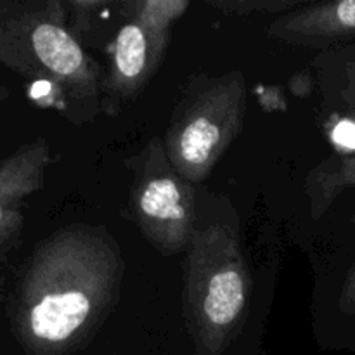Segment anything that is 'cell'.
Here are the masks:
<instances>
[{
    "mask_svg": "<svg viewBox=\"0 0 355 355\" xmlns=\"http://www.w3.org/2000/svg\"><path fill=\"white\" fill-rule=\"evenodd\" d=\"M338 97L350 113V116H355V55L343 62L342 85L338 89Z\"/></svg>",
    "mask_w": 355,
    "mask_h": 355,
    "instance_id": "cell-12",
    "label": "cell"
},
{
    "mask_svg": "<svg viewBox=\"0 0 355 355\" xmlns=\"http://www.w3.org/2000/svg\"><path fill=\"white\" fill-rule=\"evenodd\" d=\"M127 166L132 173L128 208L142 236L165 257L187 250L198 220L196 191L173 168L163 139H148Z\"/></svg>",
    "mask_w": 355,
    "mask_h": 355,
    "instance_id": "cell-5",
    "label": "cell"
},
{
    "mask_svg": "<svg viewBox=\"0 0 355 355\" xmlns=\"http://www.w3.org/2000/svg\"><path fill=\"white\" fill-rule=\"evenodd\" d=\"M266 33L298 47H329L355 33V0L309 2L270 21Z\"/></svg>",
    "mask_w": 355,
    "mask_h": 355,
    "instance_id": "cell-8",
    "label": "cell"
},
{
    "mask_svg": "<svg viewBox=\"0 0 355 355\" xmlns=\"http://www.w3.org/2000/svg\"><path fill=\"white\" fill-rule=\"evenodd\" d=\"M121 23L106 45L101 113L116 116L137 99L165 59L172 26L141 19L120 2Z\"/></svg>",
    "mask_w": 355,
    "mask_h": 355,
    "instance_id": "cell-6",
    "label": "cell"
},
{
    "mask_svg": "<svg viewBox=\"0 0 355 355\" xmlns=\"http://www.w3.org/2000/svg\"><path fill=\"white\" fill-rule=\"evenodd\" d=\"M288 87H290V92L295 97H298V99H307L315 89V80L312 76L311 69H300V71L295 73L290 78Z\"/></svg>",
    "mask_w": 355,
    "mask_h": 355,
    "instance_id": "cell-14",
    "label": "cell"
},
{
    "mask_svg": "<svg viewBox=\"0 0 355 355\" xmlns=\"http://www.w3.org/2000/svg\"><path fill=\"white\" fill-rule=\"evenodd\" d=\"M252 274L234 215L201 218L187 246L184 315L194 355H224L246 321Z\"/></svg>",
    "mask_w": 355,
    "mask_h": 355,
    "instance_id": "cell-3",
    "label": "cell"
},
{
    "mask_svg": "<svg viewBox=\"0 0 355 355\" xmlns=\"http://www.w3.org/2000/svg\"><path fill=\"white\" fill-rule=\"evenodd\" d=\"M7 97H9V90H7L6 87L0 85V106H2V104L6 103Z\"/></svg>",
    "mask_w": 355,
    "mask_h": 355,
    "instance_id": "cell-16",
    "label": "cell"
},
{
    "mask_svg": "<svg viewBox=\"0 0 355 355\" xmlns=\"http://www.w3.org/2000/svg\"><path fill=\"white\" fill-rule=\"evenodd\" d=\"M338 309L342 314L354 315L355 314V263L349 270L345 277V283L342 286V293L338 298Z\"/></svg>",
    "mask_w": 355,
    "mask_h": 355,
    "instance_id": "cell-15",
    "label": "cell"
},
{
    "mask_svg": "<svg viewBox=\"0 0 355 355\" xmlns=\"http://www.w3.org/2000/svg\"><path fill=\"white\" fill-rule=\"evenodd\" d=\"M257 99L259 104L266 111L272 113V111H286L288 103L286 97H284L283 90L279 87H259L257 89Z\"/></svg>",
    "mask_w": 355,
    "mask_h": 355,
    "instance_id": "cell-13",
    "label": "cell"
},
{
    "mask_svg": "<svg viewBox=\"0 0 355 355\" xmlns=\"http://www.w3.org/2000/svg\"><path fill=\"white\" fill-rule=\"evenodd\" d=\"M208 7L227 16H253V14H283L309 3V0H207Z\"/></svg>",
    "mask_w": 355,
    "mask_h": 355,
    "instance_id": "cell-10",
    "label": "cell"
},
{
    "mask_svg": "<svg viewBox=\"0 0 355 355\" xmlns=\"http://www.w3.org/2000/svg\"><path fill=\"white\" fill-rule=\"evenodd\" d=\"M125 263L111 232L75 224L35 248L14 300V329L30 355L82 349L120 295Z\"/></svg>",
    "mask_w": 355,
    "mask_h": 355,
    "instance_id": "cell-1",
    "label": "cell"
},
{
    "mask_svg": "<svg viewBox=\"0 0 355 355\" xmlns=\"http://www.w3.org/2000/svg\"><path fill=\"white\" fill-rule=\"evenodd\" d=\"M246 114L241 71L198 76L173 110L163 146L173 168L191 184L207 180L236 141Z\"/></svg>",
    "mask_w": 355,
    "mask_h": 355,
    "instance_id": "cell-4",
    "label": "cell"
},
{
    "mask_svg": "<svg viewBox=\"0 0 355 355\" xmlns=\"http://www.w3.org/2000/svg\"><path fill=\"white\" fill-rule=\"evenodd\" d=\"M0 64L47 87L71 123L101 113L104 69L69 31L62 0H0Z\"/></svg>",
    "mask_w": 355,
    "mask_h": 355,
    "instance_id": "cell-2",
    "label": "cell"
},
{
    "mask_svg": "<svg viewBox=\"0 0 355 355\" xmlns=\"http://www.w3.org/2000/svg\"><path fill=\"white\" fill-rule=\"evenodd\" d=\"M324 130L335 155H355V116L331 114L326 121Z\"/></svg>",
    "mask_w": 355,
    "mask_h": 355,
    "instance_id": "cell-11",
    "label": "cell"
},
{
    "mask_svg": "<svg viewBox=\"0 0 355 355\" xmlns=\"http://www.w3.org/2000/svg\"><path fill=\"white\" fill-rule=\"evenodd\" d=\"M350 187L355 189V155H333L318 163L307 173L304 186L312 220H321L336 198ZM350 220L355 224V211Z\"/></svg>",
    "mask_w": 355,
    "mask_h": 355,
    "instance_id": "cell-9",
    "label": "cell"
},
{
    "mask_svg": "<svg viewBox=\"0 0 355 355\" xmlns=\"http://www.w3.org/2000/svg\"><path fill=\"white\" fill-rule=\"evenodd\" d=\"M51 149L44 137L26 142L0 162V253L23 225L28 198L42 189Z\"/></svg>",
    "mask_w": 355,
    "mask_h": 355,
    "instance_id": "cell-7",
    "label": "cell"
}]
</instances>
